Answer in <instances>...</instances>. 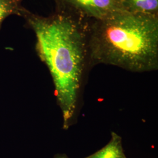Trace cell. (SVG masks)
<instances>
[{
	"instance_id": "6da1fadb",
	"label": "cell",
	"mask_w": 158,
	"mask_h": 158,
	"mask_svg": "<svg viewBox=\"0 0 158 158\" xmlns=\"http://www.w3.org/2000/svg\"><path fill=\"white\" fill-rule=\"evenodd\" d=\"M37 49L49 69L57 101L68 130L76 113L79 91L88 57V24L59 12L48 18L31 17Z\"/></svg>"
},
{
	"instance_id": "7a4b0ae2",
	"label": "cell",
	"mask_w": 158,
	"mask_h": 158,
	"mask_svg": "<svg viewBox=\"0 0 158 158\" xmlns=\"http://www.w3.org/2000/svg\"><path fill=\"white\" fill-rule=\"evenodd\" d=\"M89 65L135 73L158 69V15L121 12L88 24Z\"/></svg>"
},
{
	"instance_id": "3957f363",
	"label": "cell",
	"mask_w": 158,
	"mask_h": 158,
	"mask_svg": "<svg viewBox=\"0 0 158 158\" xmlns=\"http://www.w3.org/2000/svg\"><path fill=\"white\" fill-rule=\"evenodd\" d=\"M59 12L85 22L101 20L123 11L119 0H56Z\"/></svg>"
},
{
	"instance_id": "277c9868",
	"label": "cell",
	"mask_w": 158,
	"mask_h": 158,
	"mask_svg": "<svg viewBox=\"0 0 158 158\" xmlns=\"http://www.w3.org/2000/svg\"><path fill=\"white\" fill-rule=\"evenodd\" d=\"M119 2L124 11L158 15V0H119Z\"/></svg>"
},
{
	"instance_id": "5b68a950",
	"label": "cell",
	"mask_w": 158,
	"mask_h": 158,
	"mask_svg": "<svg viewBox=\"0 0 158 158\" xmlns=\"http://www.w3.org/2000/svg\"><path fill=\"white\" fill-rule=\"evenodd\" d=\"M85 158H127L122 146L121 138L113 132L111 140L105 147Z\"/></svg>"
},
{
	"instance_id": "8992f818",
	"label": "cell",
	"mask_w": 158,
	"mask_h": 158,
	"mask_svg": "<svg viewBox=\"0 0 158 158\" xmlns=\"http://www.w3.org/2000/svg\"><path fill=\"white\" fill-rule=\"evenodd\" d=\"M12 6L9 0H0V23L11 11Z\"/></svg>"
},
{
	"instance_id": "52a82bcc",
	"label": "cell",
	"mask_w": 158,
	"mask_h": 158,
	"mask_svg": "<svg viewBox=\"0 0 158 158\" xmlns=\"http://www.w3.org/2000/svg\"><path fill=\"white\" fill-rule=\"evenodd\" d=\"M55 158H69L66 155H57Z\"/></svg>"
}]
</instances>
